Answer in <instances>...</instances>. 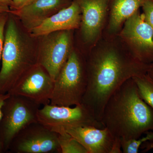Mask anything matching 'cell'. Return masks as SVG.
<instances>
[{
  "mask_svg": "<svg viewBox=\"0 0 153 153\" xmlns=\"http://www.w3.org/2000/svg\"><path fill=\"white\" fill-rule=\"evenodd\" d=\"M88 83L82 103L101 122L103 110L113 94L124 82L147 74L150 64L112 47L94 52L86 63Z\"/></svg>",
  "mask_w": 153,
  "mask_h": 153,
  "instance_id": "6da1fadb",
  "label": "cell"
},
{
  "mask_svg": "<svg viewBox=\"0 0 153 153\" xmlns=\"http://www.w3.org/2000/svg\"><path fill=\"white\" fill-rule=\"evenodd\" d=\"M101 122L114 137L124 140L137 139L153 130V109L141 97L132 78L110 97Z\"/></svg>",
  "mask_w": 153,
  "mask_h": 153,
  "instance_id": "7a4b0ae2",
  "label": "cell"
},
{
  "mask_svg": "<svg viewBox=\"0 0 153 153\" xmlns=\"http://www.w3.org/2000/svg\"><path fill=\"white\" fill-rule=\"evenodd\" d=\"M0 70V94L8 93L19 79L36 64L26 55L16 23L9 16L5 31Z\"/></svg>",
  "mask_w": 153,
  "mask_h": 153,
  "instance_id": "3957f363",
  "label": "cell"
},
{
  "mask_svg": "<svg viewBox=\"0 0 153 153\" xmlns=\"http://www.w3.org/2000/svg\"><path fill=\"white\" fill-rule=\"evenodd\" d=\"M87 83L86 64L76 52H70L55 79L50 104L65 106L81 104Z\"/></svg>",
  "mask_w": 153,
  "mask_h": 153,
  "instance_id": "277c9868",
  "label": "cell"
},
{
  "mask_svg": "<svg viewBox=\"0 0 153 153\" xmlns=\"http://www.w3.org/2000/svg\"><path fill=\"white\" fill-rule=\"evenodd\" d=\"M40 107L22 96L10 94L6 100L0 121V141L4 152L9 150L20 132L30 125L38 122L37 114Z\"/></svg>",
  "mask_w": 153,
  "mask_h": 153,
  "instance_id": "5b68a950",
  "label": "cell"
},
{
  "mask_svg": "<svg viewBox=\"0 0 153 153\" xmlns=\"http://www.w3.org/2000/svg\"><path fill=\"white\" fill-rule=\"evenodd\" d=\"M37 117L38 123L58 134L66 133L68 129L76 127L105 128L90 109L82 103L73 107L46 105L38 110Z\"/></svg>",
  "mask_w": 153,
  "mask_h": 153,
  "instance_id": "8992f818",
  "label": "cell"
},
{
  "mask_svg": "<svg viewBox=\"0 0 153 153\" xmlns=\"http://www.w3.org/2000/svg\"><path fill=\"white\" fill-rule=\"evenodd\" d=\"M9 150L16 153H60L58 134L39 123H33L19 133Z\"/></svg>",
  "mask_w": 153,
  "mask_h": 153,
  "instance_id": "52a82bcc",
  "label": "cell"
},
{
  "mask_svg": "<svg viewBox=\"0 0 153 153\" xmlns=\"http://www.w3.org/2000/svg\"><path fill=\"white\" fill-rule=\"evenodd\" d=\"M54 82L46 69L38 63L22 76L8 93L24 97L40 106L46 105L50 104Z\"/></svg>",
  "mask_w": 153,
  "mask_h": 153,
  "instance_id": "ba28073f",
  "label": "cell"
},
{
  "mask_svg": "<svg viewBox=\"0 0 153 153\" xmlns=\"http://www.w3.org/2000/svg\"><path fill=\"white\" fill-rule=\"evenodd\" d=\"M122 35L130 44L136 59L146 64L153 62V31L143 13L137 11L127 19Z\"/></svg>",
  "mask_w": 153,
  "mask_h": 153,
  "instance_id": "9c48e42d",
  "label": "cell"
},
{
  "mask_svg": "<svg viewBox=\"0 0 153 153\" xmlns=\"http://www.w3.org/2000/svg\"><path fill=\"white\" fill-rule=\"evenodd\" d=\"M70 37L67 31L57 32L45 41L39 63L55 80L70 54Z\"/></svg>",
  "mask_w": 153,
  "mask_h": 153,
  "instance_id": "30bf717a",
  "label": "cell"
},
{
  "mask_svg": "<svg viewBox=\"0 0 153 153\" xmlns=\"http://www.w3.org/2000/svg\"><path fill=\"white\" fill-rule=\"evenodd\" d=\"M80 11L78 2L74 1L68 7L60 10L31 29V35L39 37L54 32L76 29L80 24Z\"/></svg>",
  "mask_w": 153,
  "mask_h": 153,
  "instance_id": "8fae6325",
  "label": "cell"
},
{
  "mask_svg": "<svg viewBox=\"0 0 153 153\" xmlns=\"http://www.w3.org/2000/svg\"><path fill=\"white\" fill-rule=\"evenodd\" d=\"M66 132L77 140L88 153H110L115 139L106 127H76L68 129Z\"/></svg>",
  "mask_w": 153,
  "mask_h": 153,
  "instance_id": "7c38bea8",
  "label": "cell"
},
{
  "mask_svg": "<svg viewBox=\"0 0 153 153\" xmlns=\"http://www.w3.org/2000/svg\"><path fill=\"white\" fill-rule=\"evenodd\" d=\"M110 0H78L82 12L81 30L84 40H95L101 31Z\"/></svg>",
  "mask_w": 153,
  "mask_h": 153,
  "instance_id": "4fadbf2b",
  "label": "cell"
},
{
  "mask_svg": "<svg viewBox=\"0 0 153 153\" xmlns=\"http://www.w3.org/2000/svg\"><path fill=\"white\" fill-rule=\"evenodd\" d=\"M63 0H33L19 10L10 13L20 18L30 30L50 16L52 13L61 6Z\"/></svg>",
  "mask_w": 153,
  "mask_h": 153,
  "instance_id": "5bb4252c",
  "label": "cell"
},
{
  "mask_svg": "<svg viewBox=\"0 0 153 153\" xmlns=\"http://www.w3.org/2000/svg\"><path fill=\"white\" fill-rule=\"evenodd\" d=\"M145 1L113 0L111 12L110 30L112 32L117 31L127 19L139 10Z\"/></svg>",
  "mask_w": 153,
  "mask_h": 153,
  "instance_id": "9a60e30c",
  "label": "cell"
},
{
  "mask_svg": "<svg viewBox=\"0 0 153 153\" xmlns=\"http://www.w3.org/2000/svg\"><path fill=\"white\" fill-rule=\"evenodd\" d=\"M141 97L153 109V80L147 74L133 77Z\"/></svg>",
  "mask_w": 153,
  "mask_h": 153,
  "instance_id": "2e32d148",
  "label": "cell"
},
{
  "mask_svg": "<svg viewBox=\"0 0 153 153\" xmlns=\"http://www.w3.org/2000/svg\"><path fill=\"white\" fill-rule=\"evenodd\" d=\"M58 141L60 153H88L84 147L67 132L58 134Z\"/></svg>",
  "mask_w": 153,
  "mask_h": 153,
  "instance_id": "e0dca14e",
  "label": "cell"
},
{
  "mask_svg": "<svg viewBox=\"0 0 153 153\" xmlns=\"http://www.w3.org/2000/svg\"><path fill=\"white\" fill-rule=\"evenodd\" d=\"M145 137L137 139L124 140L121 139L123 153H137L141 146L145 142H153V130L146 132Z\"/></svg>",
  "mask_w": 153,
  "mask_h": 153,
  "instance_id": "ac0fdd59",
  "label": "cell"
},
{
  "mask_svg": "<svg viewBox=\"0 0 153 153\" xmlns=\"http://www.w3.org/2000/svg\"><path fill=\"white\" fill-rule=\"evenodd\" d=\"M142 7L145 19L153 31V0H146Z\"/></svg>",
  "mask_w": 153,
  "mask_h": 153,
  "instance_id": "d6986e66",
  "label": "cell"
},
{
  "mask_svg": "<svg viewBox=\"0 0 153 153\" xmlns=\"http://www.w3.org/2000/svg\"><path fill=\"white\" fill-rule=\"evenodd\" d=\"M9 13L0 14V61L1 59L2 54L5 38V30L7 22L8 19Z\"/></svg>",
  "mask_w": 153,
  "mask_h": 153,
  "instance_id": "ffe728a7",
  "label": "cell"
},
{
  "mask_svg": "<svg viewBox=\"0 0 153 153\" xmlns=\"http://www.w3.org/2000/svg\"><path fill=\"white\" fill-rule=\"evenodd\" d=\"M33 0H12L10 7L14 10H19L22 7L28 4Z\"/></svg>",
  "mask_w": 153,
  "mask_h": 153,
  "instance_id": "44dd1931",
  "label": "cell"
},
{
  "mask_svg": "<svg viewBox=\"0 0 153 153\" xmlns=\"http://www.w3.org/2000/svg\"><path fill=\"white\" fill-rule=\"evenodd\" d=\"M121 149V138L115 137L114 142L110 153H123V151Z\"/></svg>",
  "mask_w": 153,
  "mask_h": 153,
  "instance_id": "7402d4cb",
  "label": "cell"
},
{
  "mask_svg": "<svg viewBox=\"0 0 153 153\" xmlns=\"http://www.w3.org/2000/svg\"><path fill=\"white\" fill-rule=\"evenodd\" d=\"M10 94L9 93L0 94V121L3 117V107L6 100L10 97Z\"/></svg>",
  "mask_w": 153,
  "mask_h": 153,
  "instance_id": "603a6c76",
  "label": "cell"
},
{
  "mask_svg": "<svg viewBox=\"0 0 153 153\" xmlns=\"http://www.w3.org/2000/svg\"><path fill=\"white\" fill-rule=\"evenodd\" d=\"M141 149H142V152L145 153L153 149V142H145L141 146Z\"/></svg>",
  "mask_w": 153,
  "mask_h": 153,
  "instance_id": "cb8c5ba5",
  "label": "cell"
},
{
  "mask_svg": "<svg viewBox=\"0 0 153 153\" xmlns=\"http://www.w3.org/2000/svg\"><path fill=\"white\" fill-rule=\"evenodd\" d=\"M10 7L7 6H0V14L10 13Z\"/></svg>",
  "mask_w": 153,
  "mask_h": 153,
  "instance_id": "d4e9b609",
  "label": "cell"
},
{
  "mask_svg": "<svg viewBox=\"0 0 153 153\" xmlns=\"http://www.w3.org/2000/svg\"><path fill=\"white\" fill-rule=\"evenodd\" d=\"M12 0H0V6H7L10 7Z\"/></svg>",
  "mask_w": 153,
  "mask_h": 153,
  "instance_id": "484cf974",
  "label": "cell"
},
{
  "mask_svg": "<svg viewBox=\"0 0 153 153\" xmlns=\"http://www.w3.org/2000/svg\"><path fill=\"white\" fill-rule=\"evenodd\" d=\"M147 74L153 80V63L150 64L149 68Z\"/></svg>",
  "mask_w": 153,
  "mask_h": 153,
  "instance_id": "4316f807",
  "label": "cell"
},
{
  "mask_svg": "<svg viewBox=\"0 0 153 153\" xmlns=\"http://www.w3.org/2000/svg\"><path fill=\"white\" fill-rule=\"evenodd\" d=\"M3 152H4V149H3L2 144L0 141V153Z\"/></svg>",
  "mask_w": 153,
  "mask_h": 153,
  "instance_id": "83f0119b",
  "label": "cell"
}]
</instances>
